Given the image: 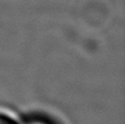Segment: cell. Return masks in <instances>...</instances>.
<instances>
[{
  "label": "cell",
  "mask_w": 125,
  "mask_h": 124,
  "mask_svg": "<svg viewBox=\"0 0 125 124\" xmlns=\"http://www.w3.org/2000/svg\"><path fill=\"white\" fill-rule=\"evenodd\" d=\"M24 124H52V123L47 119H45V118H33V119L27 120Z\"/></svg>",
  "instance_id": "obj_1"
},
{
  "label": "cell",
  "mask_w": 125,
  "mask_h": 124,
  "mask_svg": "<svg viewBox=\"0 0 125 124\" xmlns=\"http://www.w3.org/2000/svg\"><path fill=\"white\" fill-rule=\"evenodd\" d=\"M0 124H17V123H15L9 115L0 113Z\"/></svg>",
  "instance_id": "obj_2"
}]
</instances>
